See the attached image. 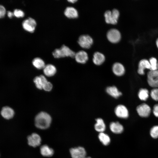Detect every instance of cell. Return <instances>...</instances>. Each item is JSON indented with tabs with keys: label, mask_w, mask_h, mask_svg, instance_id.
I'll return each mask as SVG.
<instances>
[{
	"label": "cell",
	"mask_w": 158,
	"mask_h": 158,
	"mask_svg": "<svg viewBox=\"0 0 158 158\" xmlns=\"http://www.w3.org/2000/svg\"><path fill=\"white\" fill-rule=\"evenodd\" d=\"M119 16L118 11L114 9L111 11L107 10L104 14L106 22L108 23L115 24H116Z\"/></svg>",
	"instance_id": "obj_3"
},
{
	"label": "cell",
	"mask_w": 158,
	"mask_h": 158,
	"mask_svg": "<svg viewBox=\"0 0 158 158\" xmlns=\"http://www.w3.org/2000/svg\"><path fill=\"white\" fill-rule=\"evenodd\" d=\"M109 126L111 131L115 133H121L123 130V126L118 122H112Z\"/></svg>",
	"instance_id": "obj_20"
},
{
	"label": "cell",
	"mask_w": 158,
	"mask_h": 158,
	"mask_svg": "<svg viewBox=\"0 0 158 158\" xmlns=\"http://www.w3.org/2000/svg\"><path fill=\"white\" fill-rule=\"evenodd\" d=\"M106 92L109 95L115 98H117L121 96L122 93L115 86L108 87L106 89Z\"/></svg>",
	"instance_id": "obj_17"
},
{
	"label": "cell",
	"mask_w": 158,
	"mask_h": 158,
	"mask_svg": "<svg viewBox=\"0 0 158 158\" xmlns=\"http://www.w3.org/2000/svg\"><path fill=\"white\" fill-rule=\"evenodd\" d=\"M147 81L151 87L154 88H158V69L150 71L148 73Z\"/></svg>",
	"instance_id": "obj_5"
},
{
	"label": "cell",
	"mask_w": 158,
	"mask_h": 158,
	"mask_svg": "<svg viewBox=\"0 0 158 158\" xmlns=\"http://www.w3.org/2000/svg\"><path fill=\"white\" fill-rule=\"evenodd\" d=\"M84 158H91V157H85Z\"/></svg>",
	"instance_id": "obj_37"
},
{
	"label": "cell",
	"mask_w": 158,
	"mask_h": 158,
	"mask_svg": "<svg viewBox=\"0 0 158 158\" xmlns=\"http://www.w3.org/2000/svg\"><path fill=\"white\" fill-rule=\"evenodd\" d=\"M107 37L111 42L116 43L118 42L121 38V34L117 29L112 28L109 30L107 33Z\"/></svg>",
	"instance_id": "obj_7"
},
{
	"label": "cell",
	"mask_w": 158,
	"mask_h": 158,
	"mask_svg": "<svg viewBox=\"0 0 158 158\" xmlns=\"http://www.w3.org/2000/svg\"><path fill=\"white\" fill-rule=\"evenodd\" d=\"M75 53L68 47L63 44L60 48L55 49L52 54L55 58H59L68 56L74 57Z\"/></svg>",
	"instance_id": "obj_2"
},
{
	"label": "cell",
	"mask_w": 158,
	"mask_h": 158,
	"mask_svg": "<svg viewBox=\"0 0 158 158\" xmlns=\"http://www.w3.org/2000/svg\"><path fill=\"white\" fill-rule=\"evenodd\" d=\"M105 59V56L103 54L99 52H96L93 55L92 60L95 65H100L104 62Z\"/></svg>",
	"instance_id": "obj_18"
},
{
	"label": "cell",
	"mask_w": 158,
	"mask_h": 158,
	"mask_svg": "<svg viewBox=\"0 0 158 158\" xmlns=\"http://www.w3.org/2000/svg\"><path fill=\"white\" fill-rule=\"evenodd\" d=\"M93 42V40L92 38L87 35H80L78 40V43L80 47L85 49L90 48Z\"/></svg>",
	"instance_id": "obj_6"
},
{
	"label": "cell",
	"mask_w": 158,
	"mask_h": 158,
	"mask_svg": "<svg viewBox=\"0 0 158 158\" xmlns=\"http://www.w3.org/2000/svg\"><path fill=\"white\" fill-rule=\"evenodd\" d=\"M43 70L44 75L48 77L53 76L56 71V69L55 66L50 64L45 65Z\"/></svg>",
	"instance_id": "obj_19"
},
{
	"label": "cell",
	"mask_w": 158,
	"mask_h": 158,
	"mask_svg": "<svg viewBox=\"0 0 158 158\" xmlns=\"http://www.w3.org/2000/svg\"><path fill=\"white\" fill-rule=\"evenodd\" d=\"M22 25L24 30L28 32L32 33L35 29L37 22L34 19L29 17L23 21Z\"/></svg>",
	"instance_id": "obj_4"
},
{
	"label": "cell",
	"mask_w": 158,
	"mask_h": 158,
	"mask_svg": "<svg viewBox=\"0 0 158 158\" xmlns=\"http://www.w3.org/2000/svg\"><path fill=\"white\" fill-rule=\"evenodd\" d=\"M13 13L14 16L18 18L23 17L25 15L24 11L20 9H15L13 12Z\"/></svg>",
	"instance_id": "obj_30"
},
{
	"label": "cell",
	"mask_w": 158,
	"mask_h": 158,
	"mask_svg": "<svg viewBox=\"0 0 158 158\" xmlns=\"http://www.w3.org/2000/svg\"><path fill=\"white\" fill-rule=\"evenodd\" d=\"M74 57L77 62L82 64L85 63L88 59L87 53L83 50L80 51L75 53Z\"/></svg>",
	"instance_id": "obj_14"
},
{
	"label": "cell",
	"mask_w": 158,
	"mask_h": 158,
	"mask_svg": "<svg viewBox=\"0 0 158 158\" xmlns=\"http://www.w3.org/2000/svg\"><path fill=\"white\" fill-rule=\"evenodd\" d=\"M150 96L152 98L156 101H158V88H154L151 92Z\"/></svg>",
	"instance_id": "obj_29"
},
{
	"label": "cell",
	"mask_w": 158,
	"mask_h": 158,
	"mask_svg": "<svg viewBox=\"0 0 158 158\" xmlns=\"http://www.w3.org/2000/svg\"><path fill=\"white\" fill-rule=\"evenodd\" d=\"M96 123L95 125V130L100 133L103 132L106 128V126L103 120L101 118L96 119Z\"/></svg>",
	"instance_id": "obj_23"
},
{
	"label": "cell",
	"mask_w": 158,
	"mask_h": 158,
	"mask_svg": "<svg viewBox=\"0 0 158 158\" xmlns=\"http://www.w3.org/2000/svg\"><path fill=\"white\" fill-rule=\"evenodd\" d=\"M114 112L116 116L120 118H126L129 115L128 109L122 104H119L116 106L114 109Z\"/></svg>",
	"instance_id": "obj_8"
},
{
	"label": "cell",
	"mask_w": 158,
	"mask_h": 158,
	"mask_svg": "<svg viewBox=\"0 0 158 158\" xmlns=\"http://www.w3.org/2000/svg\"><path fill=\"white\" fill-rule=\"evenodd\" d=\"M6 13L5 8L2 5H0V18L4 17Z\"/></svg>",
	"instance_id": "obj_32"
},
{
	"label": "cell",
	"mask_w": 158,
	"mask_h": 158,
	"mask_svg": "<svg viewBox=\"0 0 158 158\" xmlns=\"http://www.w3.org/2000/svg\"><path fill=\"white\" fill-rule=\"evenodd\" d=\"M138 97L141 100L146 101L149 97L148 91L146 89H141L138 92Z\"/></svg>",
	"instance_id": "obj_26"
},
{
	"label": "cell",
	"mask_w": 158,
	"mask_h": 158,
	"mask_svg": "<svg viewBox=\"0 0 158 158\" xmlns=\"http://www.w3.org/2000/svg\"><path fill=\"white\" fill-rule=\"evenodd\" d=\"M112 70L114 74L117 76L123 75L125 72L124 66L119 62L114 63L112 66Z\"/></svg>",
	"instance_id": "obj_12"
},
{
	"label": "cell",
	"mask_w": 158,
	"mask_h": 158,
	"mask_svg": "<svg viewBox=\"0 0 158 158\" xmlns=\"http://www.w3.org/2000/svg\"><path fill=\"white\" fill-rule=\"evenodd\" d=\"M151 136L153 138H158V126L153 127L150 131Z\"/></svg>",
	"instance_id": "obj_28"
},
{
	"label": "cell",
	"mask_w": 158,
	"mask_h": 158,
	"mask_svg": "<svg viewBox=\"0 0 158 158\" xmlns=\"http://www.w3.org/2000/svg\"><path fill=\"white\" fill-rule=\"evenodd\" d=\"M51 116L45 112H41L35 116V123L37 128L41 129H45L50 126L51 122Z\"/></svg>",
	"instance_id": "obj_1"
},
{
	"label": "cell",
	"mask_w": 158,
	"mask_h": 158,
	"mask_svg": "<svg viewBox=\"0 0 158 158\" xmlns=\"http://www.w3.org/2000/svg\"><path fill=\"white\" fill-rule=\"evenodd\" d=\"M77 1V0H68V1L69 2L74 3Z\"/></svg>",
	"instance_id": "obj_35"
},
{
	"label": "cell",
	"mask_w": 158,
	"mask_h": 158,
	"mask_svg": "<svg viewBox=\"0 0 158 158\" xmlns=\"http://www.w3.org/2000/svg\"><path fill=\"white\" fill-rule=\"evenodd\" d=\"M33 65L38 69H43L45 66L44 61L40 57H36L33 59L32 62Z\"/></svg>",
	"instance_id": "obj_24"
},
{
	"label": "cell",
	"mask_w": 158,
	"mask_h": 158,
	"mask_svg": "<svg viewBox=\"0 0 158 158\" xmlns=\"http://www.w3.org/2000/svg\"><path fill=\"white\" fill-rule=\"evenodd\" d=\"M7 14L8 17L10 18H12L13 16H14L13 12L10 11H8Z\"/></svg>",
	"instance_id": "obj_34"
},
{
	"label": "cell",
	"mask_w": 158,
	"mask_h": 158,
	"mask_svg": "<svg viewBox=\"0 0 158 158\" xmlns=\"http://www.w3.org/2000/svg\"><path fill=\"white\" fill-rule=\"evenodd\" d=\"M136 110L138 114L141 117H147L150 115L151 109L147 104L143 103L138 105L136 108Z\"/></svg>",
	"instance_id": "obj_10"
},
{
	"label": "cell",
	"mask_w": 158,
	"mask_h": 158,
	"mask_svg": "<svg viewBox=\"0 0 158 158\" xmlns=\"http://www.w3.org/2000/svg\"><path fill=\"white\" fill-rule=\"evenodd\" d=\"M27 140L29 145L33 147L39 146L41 142L40 136L36 133H33L28 136Z\"/></svg>",
	"instance_id": "obj_11"
},
{
	"label": "cell",
	"mask_w": 158,
	"mask_h": 158,
	"mask_svg": "<svg viewBox=\"0 0 158 158\" xmlns=\"http://www.w3.org/2000/svg\"><path fill=\"white\" fill-rule=\"evenodd\" d=\"M64 14L67 17L70 18H74L78 16V12L75 8L72 6H68L65 9Z\"/></svg>",
	"instance_id": "obj_15"
},
{
	"label": "cell",
	"mask_w": 158,
	"mask_h": 158,
	"mask_svg": "<svg viewBox=\"0 0 158 158\" xmlns=\"http://www.w3.org/2000/svg\"><path fill=\"white\" fill-rule=\"evenodd\" d=\"M150 70V65L148 60L146 59H143L140 60L138 65V72L139 74L143 75L145 74L144 70L145 69Z\"/></svg>",
	"instance_id": "obj_13"
},
{
	"label": "cell",
	"mask_w": 158,
	"mask_h": 158,
	"mask_svg": "<svg viewBox=\"0 0 158 158\" xmlns=\"http://www.w3.org/2000/svg\"><path fill=\"white\" fill-rule=\"evenodd\" d=\"M2 116L6 119L12 118L14 114V112L13 109L8 106L3 107L1 112Z\"/></svg>",
	"instance_id": "obj_16"
},
{
	"label": "cell",
	"mask_w": 158,
	"mask_h": 158,
	"mask_svg": "<svg viewBox=\"0 0 158 158\" xmlns=\"http://www.w3.org/2000/svg\"><path fill=\"white\" fill-rule=\"evenodd\" d=\"M153 112L154 115L158 117V104L154 105V106Z\"/></svg>",
	"instance_id": "obj_33"
},
{
	"label": "cell",
	"mask_w": 158,
	"mask_h": 158,
	"mask_svg": "<svg viewBox=\"0 0 158 158\" xmlns=\"http://www.w3.org/2000/svg\"><path fill=\"white\" fill-rule=\"evenodd\" d=\"M150 65V71H154L158 69V62L156 58L151 57L149 61Z\"/></svg>",
	"instance_id": "obj_27"
},
{
	"label": "cell",
	"mask_w": 158,
	"mask_h": 158,
	"mask_svg": "<svg viewBox=\"0 0 158 158\" xmlns=\"http://www.w3.org/2000/svg\"><path fill=\"white\" fill-rule=\"evenodd\" d=\"M52 84L47 80L44 83L42 89L46 91H50L52 90Z\"/></svg>",
	"instance_id": "obj_31"
},
{
	"label": "cell",
	"mask_w": 158,
	"mask_h": 158,
	"mask_svg": "<svg viewBox=\"0 0 158 158\" xmlns=\"http://www.w3.org/2000/svg\"><path fill=\"white\" fill-rule=\"evenodd\" d=\"M156 44L157 48L158 49V38L157 39L156 41Z\"/></svg>",
	"instance_id": "obj_36"
},
{
	"label": "cell",
	"mask_w": 158,
	"mask_h": 158,
	"mask_svg": "<svg viewBox=\"0 0 158 158\" xmlns=\"http://www.w3.org/2000/svg\"><path fill=\"white\" fill-rule=\"evenodd\" d=\"M98 138L104 145H107L110 142V139L109 136L103 132L99 133L98 135Z\"/></svg>",
	"instance_id": "obj_25"
},
{
	"label": "cell",
	"mask_w": 158,
	"mask_h": 158,
	"mask_svg": "<svg viewBox=\"0 0 158 158\" xmlns=\"http://www.w3.org/2000/svg\"><path fill=\"white\" fill-rule=\"evenodd\" d=\"M40 152L41 154L44 157H50L54 154V151L47 145H44L40 148Z\"/></svg>",
	"instance_id": "obj_21"
},
{
	"label": "cell",
	"mask_w": 158,
	"mask_h": 158,
	"mask_svg": "<svg viewBox=\"0 0 158 158\" xmlns=\"http://www.w3.org/2000/svg\"><path fill=\"white\" fill-rule=\"evenodd\" d=\"M70 152L72 158H84L86 155L85 149L81 147L71 148Z\"/></svg>",
	"instance_id": "obj_9"
},
{
	"label": "cell",
	"mask_w": 158,
	"mask_h": 158,
	"mask_svg": "<svg viewBox=\"0 0 158 158\" xmlns=\"http://www.w3.org/2000/svg\"><path fill=\"white\" fill-rule=\"evenodd\" d=\"M47 80L46 77L42 75L36 76L34 79V82L36 87L40 90L42 89L43 85Z\"/></svg>",
	"instance_id": "obj_22"
}]
</instances>
